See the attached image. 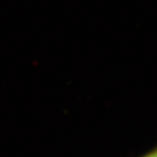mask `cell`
Returning a JSON list of instances; mask_svg holds the SVG:
<instances>
[{
	"label": "cell",
	"mask_w": 157,
	"mask_h": 157,
	"mask_svg": "<svg viewBox=\"0 0 157 157\" xmlns=\"http://www.w3.org/2000/svg\"><path fill=\"white\" fill-rule=\"evenodd\" d=\"M139 157H157V147L152 148L151 150H149L148 152L144 153L143 155H141Z\"/></svg>",
	"instance_id": "6da1fadb"
}]
</instances>
